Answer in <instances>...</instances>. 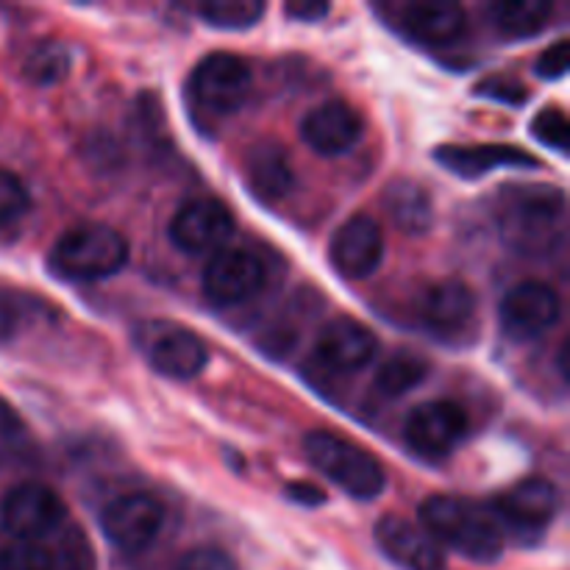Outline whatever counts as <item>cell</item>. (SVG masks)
Wrapping results in <instances>:
<instances>
[{"label":"cell","instance_id":"cell-5","mask_svg":"<svg viewBox=\"0 0 570 570\" xmlns=\"http://www.w3.org/2000/svg\"><path fill=\"white\" fill-rule=\"evenodd\" d=\"M134 343L156 373L176 379V382H189V379L200 376L204 367L209 365V348H206L204 340L189 328L178 326V323H142L134 332Z\"/></svg>","mask_w":570,"mask_h":570},{"label":"cell","instance_id":"cell-35","mask_svg":"<svg viewBox=\"0 0 570 570\" xmlns=\"http://www.w3.org/2000/svg\"><path fill=\"white\" fill-rule=\"evenodd\" d=\"M287 495L304 507H317L326 501V493H323V490H317L315 484H301V482L287 484Z\"/></svg>","mask_w":570,"mask_h":570},{"label":"cell","instance_id":"cell-22","mask_svg":"<svg viewBox=\"0 0 570 570\" xmlns=\"http://www.w3.org/2000/svg\"><path fill=\"white\" fill-rule=\"evenodd\" d=\"M384 209H387L390 220L406 234H423L434 223L432 198L421 184L410 181V178L393 181L384 189Z\"/></svg>","mask_w":570,"mask_h":570},{"label":"cell","instance_id":"cell-28","mask_svg":"<svg viewBox=\"0 0 570 570\" xmlns=\"http://www.w3.org/2000/svg\"><path fill=\"white\" fill-rule=\"evenodd\" d=\"M532 134L557 154H568L570 148V122L560 106H546L534 115Z\"/></svg>","mask_w":570,"mask_h":570},{"label":"cell","instance_id":"cell-9","mask_svg":"<svg viewBox=\"0 0 570 570\" xmlns=\"http://www.w3.org/2000/svg\"><path fill=\"white\" fill-rule=\"evenodd\" d=\"M501 326L512 340H538L543 337L549 328L557 326L562 315V301L551 284L529 278V282L515 284L510 293L504 295L499 306Z\"/></svg>","mask_w":570,"mask_h":570},{"label":"cell","instance_id":"cell-8","mask_svg":"<svg viewBox=\"0 0 570 570\" xmlns=\"http://www.w3.org/2000/svg\"><path fill=\"white\" fill-rule=\"evenodd\" d=\"M165 527V507L145 493H128L115 499L100 512V529L115 549L139 554L159 538Z\"/></svg>","mask_w":570,"mask_h":570},{"label":"cell","instance_id":"cell-4","mask_svg":"<svg viewBox=\"0 0 570 570\" xmlns=\"http://www.w3.org/2000/svg\"><path fill=\"white\" fill-rule=\"evenodd\" d=\"M304 454L312 468L323 473L328 482L360 501H373L387 488L382 462L351 440L334 432H309L304 438Z\"/></svg>","mask_w":570,"mask_h":570},{"label":"cell","instance_id":"cell-21","mask_svg":"<svg viewBox=\"0 0 570 570\" xmlns=\"http://www.w3.org/2000/svg\"><path fill=\"white\" fill-rule=\"evenodd\" d=\"M401 22H404L406 33L417 42L449 45L465 31V9L460 3H445V0L410 3L404 6Z\"/></svg>","mask_w":570,"mask_h":570},{"label":"cell","instance_id":"cell-20","mask_svg":"<svg viewBox=\"0 0 570 570\" xmlns=\"http://www.w3.org/2000/svg\"><path fill=\"white\" fill-rule=\"evenodd\" d=\"M245 178L248 187L265 200H282L293 193L295 173L287 150L278 142H259L245 156Z\"/></svg>","mask_w":570,"mask_h":570},{"label":"cell","instance_id":"cell-32","mask_svg":"<svg viewBox=\"0 0 570 570\" xmlns=\"http://www.w3.org/2000/svg\"><path fill=\"white\" fill-rule=\"evenodd\" d=\"M476 95H482V98H493V100H499V104H507V106H523L529 100L527 87L518 81H512V78H504V76H493V78H488V81L479 83Z\"/></svg>","mask_w":570,"mask_h":570},{"label":"cell","instance_id":"cell-18","mask_svg":"<svg viewBox=\"0 0 570 570\" xmlns=\"http://www.w3.org/2000/svg\"><path fill=\"white\" fill-rule=\"evenodd\" d=\"M417 315L434 334L468 332L476 321V295L460 278H443L421 295Z\"/></svg>","mask_w":570,"mask_h":570},{"label":"cell","instance_id":"cell-15","mask_svg":"<svg viewBox=\"0 0 570 570\" xmlns=\"http://www.w3.org/2000/svg\"><path fill=\"white\" fill-rule=\"evenodd\" d=\"M376 543L401 570H445V551L421 523L384 515L376 523Z\"/></svg>","mask_w":570,"mask_h":570},{"label":"cell","instance_id":"cell-25","mask_svg":"<svg viewBox=\"0 0 570 570\" xmlns=\"http://www.w3.org/2000/svg\"><path fill=\"white\" fill-rule=\"evenodd\" d=\"M198 14L223 31H245L262 20L265 3L262 0H206L198 6Z\"/></svg>","mask_w":570,"mask_h":570},{"label":"cell","instance_id":"cell-1","mask_svg":"<svg viewBox=\"0 0 570 570\" xmlns=\"http://www.w3.org/2000/svg\"><path fill=\"white\" fill-rule=\"evenodd\" d=\"M421 527L440 546L471 562H495L504 551V529L493 512L456 495H432L421 504Z\"/></svg>","mask_w":570,"mask_h":570},{"label":"cell","instance_id":"cell-16","mask_svg":"<svg viewBox=\"0 0 570 570\" xmlns=\"http://www.w3.org/2000/svg\"><path fill=\"white\" fill-rule=\"evenodd\" d=\"M560 512V490L549 479H527L499 495L493 504L495 521H504L515 532H543Z\"/></svg>","mask_w":570,"mask_h":570},{"label":"cell","instance_id":"cell-10","mask_svg":"<svg viewBox=\"0 0 570 570\" xmlns=\"http://www.w3.org/2000/svg\"><path fill=\"white\" fill-rule=\"evenodd\" d=\"M468 434V415L454 401H426L404 423V438L426 460L454 454Z\"/></svg>","mask_w":570,"mask_h":570},{"label":"cell","instance_id":"cell-12","mask_svg":"<svg viewBox=\"0 0 570 570\" xmlns=\"http://www.w3.org/2000/svg\"><path fill=\"white\" fill-rule=\"evenodd\" d=\"M265 287V265L245 248H223L204 271V293L215 306H239Z\"/></svg>","mask_w":570,"mask_h":570},{"label":"cell","instance_id":"cell-30","mask_svg":"<svg viewBox=\"0 0 570 570\" xmlns=\"http://www.w3.org/2000/svg\"><path fill=\"white\" fill-rule=\"evenodd\" d=\"M26 315V301L9 289H0V345L11 343L20 334Z\"/></svg>","mask_w":570,"mask_h":570},{"label":"cell","instance_id":"cell-3","mask_svg":"<svg viewBox=\"0 0 570 570\" xmlns=\"http://www.w3.org/2000/svg\"><path fill=\"white\" fill-rule=\"evenodd\" d=\"M126 262V237L106 223H81L67 228L50 250V265L70 282H100L117 276Z\"/></svg>","mask_w":570,"mask_h":570},{"label":"cell","instance_id":"cell-6","mask_svg":"<svg viewBox=\"0 0 570 570\" xmlns=\"http://www.w3.org/2000/svg\"><path fill=\"white\" fill-rule=\"evenodd\" d=\"M254 76L248 61L234 53H209L189 76L195 106L212 117H228L248 100Z\"/></svg>","mask_w":570,"mask_h":570},{"label":"cell","instance_id":"cell-17","mask_svg":"<svg viewBox=\"0 0 570 570\" xmlns=\"http://www.w3.org/2000/svg\"><path fill=\"white\" fill-rule=\"evenodd\" d=\"M379 354V337L354 317H334L317 337L315 356L334 373L362 371Z\"/></svg>","mask_w":570,"mask_h":570},{"label":"cell","instance_id":"cell-29","mask_svg":"<svg viewBox=\"0 0 570 570\" xmlns=\"http://www.w3.org/2000/svg\"><path fill=\"white\" fill-rule=\"evenodd\" d=\"M67 65H70V61H67L65 48H56L53 45V48H39L37 53L28 59L26 72L37 83H53L56 78L65 76Z\"/></svg>","mask_w":570,"mask_h":570},{"label":"cell","instance_id":"cell-34","mask_svg":"<svg viewBox=\"0 0 570 570\" xmlns=\"http://www.w3.org/2000/svg\"><path fill=\"white\" fill-rule=\"evenodd\" d=\"M284 11H287L289 17H295V20L315 22L321 20V17H326L328 11H332V6L323 3V0H295V3L284 6Z\"/></svg>","mask_w":570,"mask_h":570},{"label":"cell","instance_id":"cell-27","mask_svg":"<svg viewBox=\"0 0 570 570\" xmlns=\"http://www.w3.org/2000/svg\"><path fill=\"white\" fill-rule=\"evenodd\" d=\"M28 209H31V195H28L26 184L14 173L0 170V232L20 223Z\"/></svg>","mask_w":570,"mask_h":570},{"label":"cell","instance_id":"cell-31","mask_svg":"<svg viewBox=\"0 0 570 570\" xmlns=\"http://www.w3.org/2000/svg\"><path fill=\"white\" fill-rule=\"evenodd\" d=\"M176 570H237L232 557L223 549L215 546H198V549H189L187 554L178 560Z\"/></svg>","mask_w":570,"mask_h":570},{"label":"cell","instance_id":"cell-33","mask_svg":"<svg viewBox=\"0 0 570 570\" xmlns=\"http://www.w3.org/2000/svg\"><path fill=\"white\" fill-rule=\"evenodd\" d=\"M568 67H570V42L568 39H560V42H554L549 50L540 53L538 65H534V72H538L540 78H546V81H557V78L566 76Z\"/></svg>","mask_w":570,"mask_h":570},{"label":"cell","instance_id":"cell-14","mask_svg":"<svg viewBox=\"0 0 570 570\" xmlns=\"http://www.w3.org/2000/svg\"><path fill=\"white\" fill-rule=\"evenodd\" d=\"M365 134V117L348 100H326L301 122V139L321 156H343Z\"/></svg>","mask_w":570,"mask_h":570},{"label":"cell","instance_id":"cell-19","mask_svg":"<svg viewBox=\"0 0 570 570\" xmlns=\"http://www.w3.org/2000/svg\"><path fill=\"white\" fill-rule=\"evenodd\" d=\"M434 159L460 178H479L493 170H534L540 161L515 145H443Z\"/></svg>","mask_w":570,"mask_h":570},{"label":"cell","instance_id":"cell-24","mask_svg":"<svg viewBox=\"0 0 570 570\" xmlns=\"http://www.w3.org/2000/svg\"><path fill=\"white\" fill-rule=\"evenodd\" d=\"M429 362L417 354H395L393 360H387L382 365V371L376 373V390L387 399H399V395H406L410 390H415L417 384L426 379Z\"/></svg>","mask_w":570,"mask_h":570},{"label":"cell","instance_id":"cell-13","mask_svg":"<svg viewBox=\"0 0 570 570\" xmlns=\"http://www.w3.org/2000/svg\"><path fill=\"white\" fill-rule=\"evenodd\" d=\"M328 259L332 267L343 278L360 282L373 276L384 259V232L371 215H351L340 223L328 245Z\"/></svg>","mask_w":570,"mask_h":570},{"label":"cell","instance_id":"cell-7","mask_svg":"<svg viewBox=\"0 0 570 570\" xmlns=\"http://www.w3.org/2000/svg\"><path fill=\"white\" fill-rule=\"evenodd\" d=\"M65 501L53 490L37 482L11 488L0 504V523L14 540L42 543L48 534H53L65 523Z\"/></svg>","mask_w":570,"mask_h":570},{"label":"cell","instance_id":"cell-26","mask_svg":"<svg viewBox=\"0 0 570 570\" xmlns=\"http://www.w3.org/2000/svg\"><path fill=\"white\" fill-rule=\"evenodd\" d=\"M0 570H56V557L48 546L14 540L0 551Z\"/></svg>","mask_w":570,"mask_h":570},{"label":"cell","instance_id":"cell-11","mask_svg":"<svg viewBox=\"0 0 570 570\" xmlns=\"http://www.w3.org/2000/svg\"><path fill=\"white\" fill-rule=\"evenodd\" d=\"M234 234V215L212 198L187 200L170 220V243L184 254H217Z\"/></svg>","mask_w":570,"mask_h":570},{"label":"cell","instance_id":"cell-2","mask_svg":"<svg viewBox=\"0 0 570 570\" xmlns=\"http://www.w3.org/2000/svg\"><path fill=\"white\" fill-rule=\"evenodd\" d=\"M507 243L529 256H546L566 243V198L557 189L527 187L507 193L499 212Z\"/></svg>","mask_w":570,"mask_h":570},{"label":"cell","instance_id":"cell-23","mask_svg":"<svg viewBox=\"0 0 570 570\" xmlns=\"http://www.w3.org/2000/svg\"><path fill=\"white\" fill-rule=\"evenodd\" d=\"M551 11L554 6L546 0H504V3L490 6L493 26L512 39H527L543 31L546 22L551 20Z\"/></svg>","mask_w":570,"mask_h":570}]
</instances>
